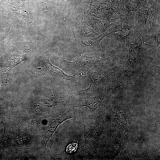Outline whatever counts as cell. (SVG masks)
<instances>
[{
	"instance_id": "1",
	"label": "cell",
	"mask_w": 160,
	"mask_h": 160,
	"mask_svg": "<svg viewBox=\"0 0 160 160\" xmlns=\"http://www.w3.org/2000/svg\"><path fill=\"white\" fill-rule=\"evenodd\" d=\"M116 59L101 66L93 68L85 74L90 80L87 88L79 91L83 96L114 92L121 86L119 78L128 72L125 65L115 63Z\"/></svg>"
},
{
	"instance_id": "2",
	"label": "cell",
	"mask_w": 160,
	"mask_h": 160,
	"mask_svg": "<svg viewBox=\"0 0 160 160\" xmlns=\"http://www.w3.org/2000/svg\"><path fill=\"white\" fill-rule=\"evenodd\" d=\"M159 48L156 49L147 43L140 33L137 38L128 46V58L125 66L133 75L142 76L146 69L147 63L154 53L159 52Z\"/></svg>"
},
{
	"instance_id": "3",
	"label": "cell",
	"mask_w": 160,
	"mask_h": 160,
	"mask_svg": "<svg viewBox=\"0 0 160 160\" xmlns=\"http://www.w3.org/2000/svg\"><path fill=\"white\" fill-rule=\"evenodd\" d=\"M140 33L139 30L134 24L129 23L124 20L121 29L108 36L111 49L114 53L127 55L128 45L134 42Z\"/></svg>"
},
{
	"instance_id": "4",
	"label": "cell",
	"mask_w": 160,
	"mask_h": 160,
	"mask_svg": "<svg viewBox=\"0 0 160 160\" xmlns=\"http://www.w3.org/2000/svg\"><path fill=\"white\" fill-rule=\"evenodd\" d=\"M116 59L115 55L106 58H102L97 56L88 57L85 55L73 59L72 62L66 60L62 61L64 68L76 73L85 74L92 68L101 66L110 62Z\"/></svg>"
},
{
	"instance_id": "5",
	"label": "cell",
	"mask_w": 160,
	"mask_h": 160,
	"mask_svg": "<svg viewBox=\"0 0 160 160\" xmlns=\"http://www.w3.org/2000/svg\"><path fill=\"white\" fill-rule=\"evenodd\" d=\"M107 2L100 3L95 6L94 12L98 17L111 23L124 18L125 13L123 4L119 0H107Z\"/></svg>"
},
{
	"instance_id": "6",
	"label": "cell",
	"mask_w": 160,
	"mask_h": 160,
	"mask_svg": "<svg viewBox=\"0 0 160 160\" xmlns=\"http://www.w3.org/2000/svg\"><path fill=\"white\" fill-rule=\"evenodd\" d=\"M156 6L149 7L148 15L144 27L140 31L142 36L152 31L160 30V9L159 8H156Z\"/></svg>"
},
{
	"instance_id": "7",
	"label": "cell",
	"mask_w": 160,
	"mask_h": 160,
	"mask_svg": "<svg viewBox=\"0 0 160 160\" xmlns=\"http://www.w3.org/2000/svg\"><path fill=\"white\" fill-rule=\"evenodd\" d=\"M124 20V18H121L119 20L110 24L99 36L88 40L89 45H98L104 37L120 31L122 28Z\"/></svg>"
},
{
	"instance_id": "8",
	"label": "cell",
	"mask_w": 160,
	"mask_h": 160,
	"mask_svg": "<svg viewBox=\"0 0 160 160\" xmlns=\"http://www.w3.org/2000/svg\"><path fill=\"white\" fill-rule=\"evenodd\" d=\"M76 111L75 109L70 110L58 118L51 119L49 124L47 127L45 135L47 139L48 140L58 125L65 120L73 116Z\"/></svg>"
},
{
	"instance_id": "9",
	"label": "cell",
	"mask_w": 160,
	"mask_h": 160,
	"mask_svg": "<svg viewBox=\"0 0 160 160\" xmlns=\"http://www.w3.org/2000/svg\"><path fill=\"white\" fill-rule=\"evenodd\" d=\"M77 146V143H72L68 146L67 150V151L70 153H72L75 151L76 150Z\"/></svg>"
},
{
	"instance_id": "10",
	"label": "cell",
	"mask_w": 160,
	"mask_h": 160,
	"mask_svg": "<svg viewBox=\"0 0 160 160\" xmlns=\"http://www.w3.org/2000/svg\"><path fill=\"white\" fill-rule=\"evenodd\" d=\"M58 0V1H59V0Z\"/></svg>"
}]
</instances>
